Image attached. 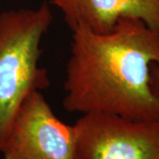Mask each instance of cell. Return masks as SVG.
I'll return each mask as SVG.
<instances>
[{
	"label": "cell",
	"instance_id": "cell-3",
	"mask_svg": "<svg viewBox=\"0 0 159 159\" xmlns=\"http://www.w3.org/2000/svg\"><path fill=\"white\" fill-rule=\"evenodd\" d=\"M74 126L76 159H159V120L90 112Z\"/></svg>",
	"mask_w": 159,
	"mask_h": 159
},
{
	"label": "cell",
	"instance_id": "cell-6",
	"mask_svg": "<svg viewBox=\"0 0 159 159\" xmlns=\"http://www.w3.org/2000/svg\"><path fill=\"white\" fill-rule=\"evenodd\" d=\"M149 84L154 94L159 97V63H153L150 66Z\"/></svg>",
	"mask_w": 159,
	"mask_h": 159
},
{
	"label": "cell",
	"instance_id": "cell-4",
	"mask_svg": "<svg viewBox=\"0 0 159 159\" xmlns=\"http://www.w3.org/2000/svg\"><path fill=\"white\" fill-rule=\"evenodd\" d=\"M0 151L3 159H76L75 129L57 118L42 91H34L20 105Z\"/></svg>",
	"mask_w": 159,
	"mask_h": 159
},
{
	"label": "cell",
	"instance_id": "cell-5",
	"mask_svg": "<svg viewBox=\"0 0 159 159\" xmlns=\"http://www.w3.org/2000/svg\"><path fill=\"white\" fill-rule=\"evenodd\" d=\"M50 4L61 11L71 31L83 28L105 33L119 19L134 18L159 32V0H51Z\"/></svg>",
	"mask_w": 159,
	"mask_h": 159
},
{
	"label": "cell",
	"instance_id": "cell-2",
	"mask_svg": "<svg viewBox=\"0 0 159 159\" xmlns=\"http://www.w3.org/2000/svg\"><path fill=\"white\" fill-rule=\"evenodd\" d=\"M53 21L51 4L0 13V148L25 99L50 86L41 43Z\"/></svg>",
	"mask_w": 159,
	"mask_h": 159
},
{
	"label": "cell",
	"instance_id": "cell-1",
	"mask_svg": "<svg viewBox=\"0 0 159 159\" xmlns=\"http://www.w3.org/2000/svg\"><path fill=\"white\" fill-rule=\"evenodd\" d=\"M153 63H159V32L141 20L121 18L105 33L74 29L63 106L74 113L159 120V97L149 84Z\"/></svg>",
	"mask_w": 159,
	"mask_h": 159
}]
</instances>
